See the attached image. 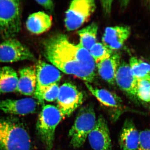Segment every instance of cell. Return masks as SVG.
Segmentation results:
<instances>
[{"mask_svg":"<svg viewBox=\"0 0 150 150\" xmlns=\"http://www.w3.org/2000/svg\"><path fill=\"white\" fill-rule=\"evenodd\" d=\"M43 54L59 70L76 76L85 82H93L96 63L89 52L79 43L75 44L62 33L55 34L43 42Z\"/></svg>","mask_w":150,"mask_h":150,"instance_id":"cell-1","label":"cell"},{"mask_svg":"<svg viewBox=\"0 0 150 150\" xmlns=\"http://www.w3.org/2000/svg\"><path fill=\"white\" fill-rule=\"evenodd\" d=\"M31 140L24 126L10 118L0 119V150H30Z\"/></svg>","mask_w":150,"mask_h":150,"instance_id":"cell-2","label":"cell"},{"mask_svg":"<svg viewBox=\"0 0 150 150\" xmlns=\"http://www.w3.org/2000/svg\"><path fill=\"white\" fill-rule=\"evenodd\" d=\"M19 1L0 0V33L4 39L13 38L21 28Z\"/></svg>","mask_w":150,"mask_h":150,"instance_id":"cell-3","label":"cell"},{"mask_svg":"<svg viewBox=\"0 0 150 150\" xmlns=\"http://www.w3.org/2000/svg\"><path fill=\"white\" fill-rule=\"evenodd\" d=\"M63 119L56 106L49 104L43 106L38 118L36 129L46 150H52L56 127Z\"/></svg>","mask_w":150,"mask_h":150,"instance_id":"cell-4","label":"cell"},{"mask_svg":"<svg viewBox=\"0 0 150 150\" xmlns=\"http://www.w3.org/2000/svg\"><path fill=\"white\" fill-rule=\"evenodd\" d=\"M96 121L95 112L92 105H86L81 108L69 132L70 143L73 147L78 149L84 144L89 134L94 128Z\"/></svg>","mask_w":150,"mask_h":150,"instance_id":"cell-5","label":"cell"},{"mask_svg":"<svg viewBox=\"0 0 150 150\" xmlns=\"http://www.w3.org/2000/svg\"><path fill=\"white\" fill-rule=\"evenodd\" d=\"M96 8L93 0H74L70 3L66 13L65 25L68 31L81 27L91 16Z\"/></svg>","mask_w":150,"mask_h":150,"instance_id":"cell-6","label":"cell"},{"mask_svg":"<svg viewBox=\"0 0 150 150\" xmlns=\"http://www.w3.org/2000/svg\"><path fill=\"white\" fill-rule=\"evenodd\" d=\"M36 86L34 98L40 103H43V93L49 87L59 84L62 78L61 72L53 65L39 61L35 66Z\"/></svg>","mask_w":150,"mask_h":150,"instance_id":"cell-7","label":"cell"},{"mask_svg":"<svg viewBox=\"0 0 150 150\" xmlns=\"http://www.w3.org/2000/svg\"><path fill=\"white\" fill-rule=\"evenodd\" d=\"M83 95L76 86L66 83L59 88L57 105L63 119L69 117L83 102Z\"/></svg>","mask_w":150,"mask_h":150,"instance_id":"cell-8","label":"cell"},{"mask_svg":"<svg viewBox=\"0 0 150 150\" xmlns=\"http://www.w3.org/2000/svg\"><path fill=\"white\" fill-rule=\"evenodd\" d=\"M24 60L34 61L35 56L27 46L18 40L9 38L0 44V63Z\"/></svg>","mask_w":150,"mask_h":150,"instance_id":"cell-9","label":"cell"},{"mask_svg":"<svg viewBox=\"0 0 150 150\" xmlns=\"http://www.w3.org/2000/svg\"><path fill=\"white\" fill-rule=\"evenodd\" d=\"M88 138L94 150H112L109 128L107 121L102 115L98 116L95 126Z\"/></svg>","mask_w":150,"mask_h":150,"instance_id":"cell-10","label":"cell"},{"mask_svg":"<svg viewBox=\"0 0 150 150\" xmlns=\"http://www.w3.org/2000/svg\"><path fill=\"white\" fill-rule=\"evenodd\" d=\"M32 98L0 100V110L5 113L25 115L35 112L39 102Z\"/></svg>","mask_w":150,"mask_h":150,"instance_id":"cell-11","label":"cell"},{"mask_svg":"<svg viewBox=\"0 0 150 150\" xmlns=\"http://www.w3.org/2000/svg\"><path fill=\"white\" fill-rule=\"evenodd\" d=\"M131 28L129 26H117L106 28L103 36V43L110 50H118L130 36Z\"/></svg>","mask_w":150,"mask_h":150,"instance_id":"cell-12","label":"cell"},{"mask_svg":"<svg viewBox=\"0 0 150 150\" xmlns=\"http://www.w3.org/2000/svg\"><path fill=\"white\" fill-rule=\"evenodd\" d=\"M137 81L129 64L121 61L115 75V83L118 87L127 95L135 98L137 97Z\"/></svg>","mask_w":150,"mask_h":150,"instance_id":"cell-13","label":"cell"},{"mask_svg":"<svg viewBox=\"0 0 150 150\" xmlns=\"http://www.w3.org/2000/svg\"><path fill=\"white\" fill-rule=\"evenodd\" d=\"M140 133L132 120L126 119L120 132L119 144L121 150H137Z\"/></svg>","mask_w":150,"mask_h":150,"instance_id":"cell-14","label":"cell"},{"mask_svg":"<svg viewBox=\"0 0 150 150\" xmlns=\"http://www.w3.org/2000/svg\"><path fill=\"white\" fill-rule=\"evenodd\" d=\"M18 83L16 91L27 96L33 95L36 86L35 66L21 69L18 71Z\"/></svg>","mask_w":150,"mask_h":150,"instance_id":"cell-15","label":"cell"},{"mask_svg":"<svg viewBox=\"0 0 150 150\" xmlns=\"http://www.w3.org/2000/svg\"><path fill=\"white\" fill-rule=\"evenodd\" d=\"M85 83L89 91L103 106L107 108L109 110H115L117 113L121 112L120 109L123 107L122 100L119 97L107 90L94 87L88 83Z\"/></svg>","mask_w":150,"mask_h":150,"instance_id":"cell-16","label":"cell"},{"mask_svg":"<svg viewBox=\"0 0 150 150\" xmlns=\"http://www.w3.org/2000/svg\"><path fill=\"white\" fill-rule=\"evenodd\" d=\"M121 56L118 53H113L109 58L96 64L98 74L103 79L113 85L115 75L121 63Z\"/></svg>","mask_w":150,"mask_h":150,"instance_id":"cell-17","label":"cell"},{"mask_svg":"<svg viewBox=\"0 0 150 150\" xmlns=\"http://www.w3.org/2000/svg\"><path fill=\"white\" fill-rule=\"evenodd\" d=\"M52 23L51 16L43 11L31 14L26 22L28 30L33 34H40L51 28Z\"/></svg>","mask_w":150,"mask_h":150,"instance_id":"cell-18","label":"cell"},{"mask_svg":"<svg viewBox=\"0 0 150 150\" xmlns=\"http://www.w3.org/2000/svg\"><path fill=\"white\" fill-rule=\"evenodd\" d=\"M18 81V75L13 68H0V94L16 91Z\"/></svg>","mask_w":150,"mask_h":150,"instance_id":"cell-19","label":"cell"},{"mask_svg":"<svg viewBox=\"0 0 150 150\" xmlns=\"http://www.w3.org/2000/svg\"><path fill=\"white\" fill-rule=\"evenodd\" d=\"M98 28V24L95 23H93L78 31V33L80 37L79 43L88 51H89L96 43Z\"/></svg>","mask_w":150,"mask_h":150,"instance_id":"cell-20","label":"cell"},{"mask_svg":"<svg viewBox=\"0 0 150 150\" xmlns=\"http://www.w3.org/2000/svg\"><path fill=\"white\" fill-rule=\"evenodd\" d=\"M129 66L134 76L137 80L150 78V64L136 57L129 60Z\"/></svg>","mask_w":150,"mask_h":150,"instance_id":"cell-21","label":"cell"},{"mask_svg":"<svg viewBox=\"0 0 150 150\" xmlns=\"http://www.w3.org/2000/svg\"><path fill=\"white\" fill-rule=\"evenodd\" d=\"M89 52L96 64L109 58L113 53V51L101 43H96L90 49Z\"/></svg>","mask_w":150,"mask_h":150,"instance_id":"cell-22","label":"cell"},{"mask_svg":"<svg viewBox=\"0 0 150 150\" xmlns=\"http://www.w3.org/2000/svg\"><path fill=\"white\" fill-rule=\"evenodd\" d=\"M137 97L144 102H150V78L137 80Z\"/></svg>","mask_w":150,"mask_h":150,"instance_id":"cell-23","label":"cell"},{"mask_svg":"<svg viewBox=\"0 0 150 150\" xmlns=\"http://www.w3.org/2000/svg\"><path fill=\"white\" fill-rule=\"evenodd\" d=\"M59 84H54L49 87L43 93V100L53 102L57 99L59 92Z\"/></svg>","mask_w":150,"mask_h":150,"instance_id":"cell-24","label":"cell"},{"mask_svg":"<svg viewBox=\"0 0 150 150\" xmlns=\"http://www.w3.org/2000/svg\"><path fill=\"white\" fill-rule=\"evenodd\" d=\"M137 150H150V129L140 132L139 141Z\"/></svg>","mask_w":150,"mask_h":150,"instance_id":"cell-25","label":"cell"},{"mask_svg":"<svg viewBox=\"0 0 150 150\" xmlns=\"http://www.w3.org/2000/svg\"><path fill=\"white\" fill-rule=\"evenodd\" d=\"M35 1L46 9L52 11L54 10V4L51 0H43V1Z\"/></svg>","mask_w":150,"mask_h":150,"instance_id":"cell-26","label":"cell"},{"mask_svg":"<svg viewBox=\"0 0 150 150\" xmlns=\"http://www.w3.org/2000/svg\"><path fill=\"white\" fill-rule=\"evenodd\" d=\"M102 4L103 8V10L107 13H109L111 11L112 7V1H102Z\"/></svg>","mask_w":150,"mask_h":150,"instance_id":"cell-27","label":"cell"},{"mask_svg":"<svg viewBox=\"0 0 150 150\" xmlns=\"http://www.w3.org/2000/svg\"><path fill=\"white\" fill-rule=\"evenodd\" d=\"M149 6H150V1H149Z\"/></svg>","mask_w":150,"mask_h":150,"instance_id":"cell-28","label":"cell"},{"mask_svg":"<svg viewBox=\"0 0 150 150\" xmlns=\"http://www.w3.org/2000/svg\"></svg>","mask_w":150,"mask_h":150,"instance_id":"cell-29","label":"cell"}]
</instances>
